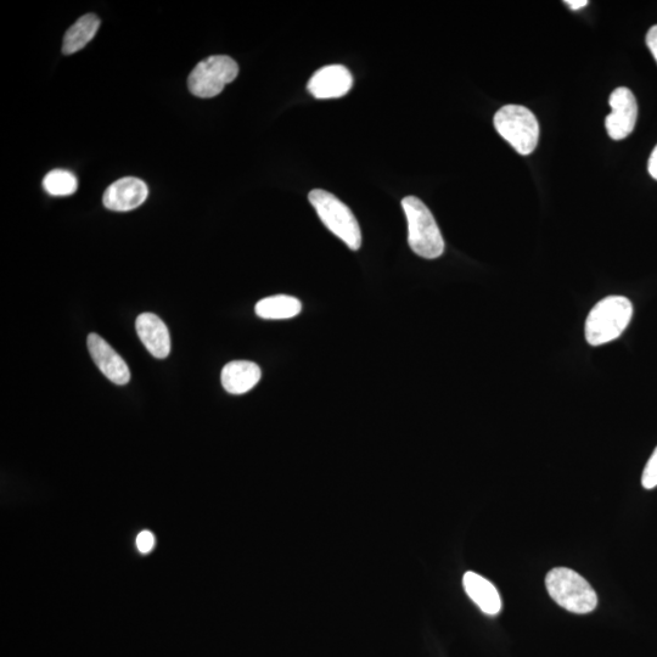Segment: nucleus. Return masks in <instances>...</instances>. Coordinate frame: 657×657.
Listing matches in <instances>:
<instances>
[{"label":"nucleus","instance_id":"obj_1","mask_svg":"<svg viewBox=\"0 0 657 657\" xmlns=\"http://www.w3.org/2000/svg\"><path fill=\"white\" fill-rule=\"evenodd\" d=\"M633 317V305L627 297L608 296L598 302L586 320V339L597 347L619 339Z\"/></svg>","mask_w":657,"mask_h":657},{"label":"nucleus","instance_id":"obj_18","mask_svg":"<svg viewBox=\"0 0 657 657\" xmlns=\"http://www.w3.org/2000/svg\"><path fill=\"white\" fill-rule=\"evenodd\" d=\"M137 547L140 553H150L155 547V537L153 533L149 531L139 533V536L137 537Z\"/></svg>","mask_w":657,"mask_h":657},{"label":"nucleus","instance_id":"obj_15","mask_svg":"<svg viewBox=\"0 0 657 657\" xmlns=\"http://www.w3.org/2000/svg\"><path fill=\"white\" fill-rule=\"evenodd\" d=\"M301 311V302L296 297L286 295L266 297L255 308L258 317L271 320L291 319L299 316Z\"/></svg>","mask_w":657,"mask_h":657},{"label":"nucleus","instance_id":"obj_4","mask_svg":"<svg viewBox=\"0 0 657 657\" xmlns=\"http://www.w3.org/2000/svg\"><path fill=\"white\" fill-rule=\"evenodd\" d=\"M308 199L324 226L344 241L351 250H359L362 245L361 228L357 218L344 202L322 189L312 190Z\"/></svg>","mask_w":657,"mask_h":657},{"label":"nucleus","instance_id":"obj_14","mask_svg":"<svg viewBox=\"0 0 657 657\" xmlns=\"http://www.w3.org/2000/svg\"><path fill=\"white\" fill-rule=\"evenodd\" d=\"M100 20L97 15L87 14L78 19L75 25L66 32L63 53L66 55L80 52L97 35Z\"/></svg>","mask_w":657,"mask_h":657},{"label":"nucleus","instance_id":"obj_21","mask_svg":"<svg viewBox=\"0 0 657 657\" xmlns=\"http://www.w3.org/2000/svg\"><path fill=\"white\" fill-rule=\"evenodd\" d=\"M565 4L572 10H580L588 5L587 0H566Z\"/></svg>","mask_w":657,"mask_h":657},{"label":"nucleus","instance_id":"obj_11","mask_svg":"<svg viewBox=\"0 0 657 657\" xmlns=\"http://www.w3.org/2000/svg\"><path fill=\"white\" fill-rule=\"evenodd\" d=\"M136 329L140 341L155 358L165 359L171 353V335L161 318L143 313L137 318Z\"/></svg>","mask_w":657,"mask_h":657},{"label":"nucleus","instance_id":"obj_3","mask_svg":"<svg viewBox=\"0 0 657 657\" xmlns=\"http://www.w3.org/2000/svg\"><path fill=\"white\" fill-rule=\"evenodd\" d=\"M546 587L555 603L574 614H589L597 608L598 597L591 584L567 567L549 571Z\"/></svg>","mask_w":657,"mask_h":657},{"label":"nucleus","instance_id":"obj_7","mask_svg":"<svg viewBox=\"0 0 657 657\" xmlns=\"http://www.w3.org/2000/svg\"><path fill=\"white\" fill-rule=\"evenodd\" d=\"M609 104L611 112L605 119L606 131L611 139H626L636 127L638 117L636 97L630 89L620 87L611 93Z\"/></svg>","mask_w":657,"mask_h":657},{"label":"nucleus","instance_id":"obj_13","mask_svg":"<svg viewBox=\"0 0 657 657\" xmlns=\"http://www.w3.org/2000/svg\"><path fill=\"white\" fill-rule=\"evenodd\" d=\"M463 586L469 598L486 615L496 616L499 614L502 609L501 595L490 581L473 571H469L463 577Z\"/></svg>","mask_w":657,"mask_h":657},{"label":"nucleus","instance_id":"obj_2","mask_svg":"<svg viewBox=\"0 0 657 657\" xmlns=\"http://www.w3.org/2000/svg\"><path fill=\"white\" fill-rule=\"evenodd\" d=\"M408 222V243L415 254L435 260L445 252V240L429 207L415 196L402 200Z\"/></svg>","mask_w":657,"mask_h":657},{"label":"nucleus","instance_id":"obj_16","mask_svg":"<svg viewBox=\"0 0 657 657\" xmlns=\"http://www.w3.org/2000/svg\"><path fill=\"white\" fill-rule=\"evenodd\" d=\"M44 190L53 196H69L76 193L77 179L69 171L54 170L43 179Z\"/></svg>","mask_w":657,"mask_h":657},{"label":"nucleus","instance_id":"obj_17","mask_svg":"<svg viewBox=\"0 0 657 657\" xmlns=\"http://www.w3.org/2000/svg\"><path fill=\"white\" fill-rule=\"evenodd\" d=\"M642 485L647 490H653L657 486V447L653 454H651L647 465L643 471Z\"/></svg>","mask_w":657,"mask_h":657},{"label":"nucleus","instance_id":"obj_10","mask_svg":"<svg viewBox=\"0 0 657 657\" xmlns=\"http://www.w3.org/2000/svg\"><path fill=\"white\" fill-rule=\"evenodd\" d=\"M149 189L142 179L127 177L111 184L104 194L106 209L127 212L138 209L148 199Z\"/></svg>","mask_w":657,"mask_h":657},{"label":"nucleus","instance_id":"obj_5","mask_svg":"<svg viewBox=\"0 0 657 657\" xmlns=\"http://www.w3.org/2000/svg\"><path fill=\"white\" fill-rule=\"evenodd\" d=\"M494 127L520 155H530L536 150L539 125L536 116L525 106H503L494 116Z\"/></svg>","mask_w":657,"mask_h":657},{"label":"nucleus","instance_id":"obj_19","mask_svg":"<svg viewBox=\"0 0 657 657\" xmlns=\"http://www.w3.org/2000/svg\"><path fill=\"white\" fill-rule=\"evenodd\" d=\"M647 46L657 63V25L651 27L648 32Z\"/></svg>","mask_w":657,"mask_h":657},{"label":"nucleus","instance_id":"obj_6","mask_svg":"<svg viewBox=\"0 0 657 657\" xmlns=\"http://www.w3.org/2000/svg\"><path fill=\"white\" fill-rule=\"evenodd\" d=\"M239 75L237 61L226 55H213L202 60L188 78L189 91L195 97L213 98Z\"/></svg>","mask_w":657,"mask_h":657},{"label":"nucleus","instance_id":"obj_8","mask_svg":"<svg viewBox=\"0 0 657 657\" xmlns=\"http://www.w3.org/2000/svg\"><path fill=\"white\" fill-rule=\"evenodd\" d=\"M353 77L342 65L325 66L312 76L307 84L308 92L316 99H336L351 91Z\"/></svg>","mask_w":657,"mask_h":657},{"label":"nucleus","instance_id":"obj_12","mask_svg":"<svg viewBox=\"0 0 657 657\" xmlns=\"http://www.w3.org/2000/svg\"><path fill=\"white\" fill-rule=\"evenodd\" d=\"M261 368L254 362L234 361L222 370V385L224 390L232 395H244L260 383Z\"/></svg>","mask_w":657,"mask_h":657},{"label":"nucleus","instance_id":"obj_20","mask_svg":"<svg viewBox=\"0 0 657 657\" xmlns=\"http://www.w3.org/2000/svg\"><path fill=\"white\" fill-rule=\"evenodd\" d=\"M648 168H649L650 176L655 178L657 181V145L656 148L653 150V153H651Z\"/></svg>","mask_w":657,"mask_h":657},{"label":"nucleus","instance_id":"obj_9","mask_svg":"<svg viewBox=\"0 0 657 657\" xmlns=\"http://www.w3.org/2000/svg\"><path fill=\"white\" fill-rule=\"evenodd\" d=\"M88 350L92 359L112 383L126 385L131 380V372L123 358L112 348L108 342L97 334H91L87 340Z\"/></svg>","mask_w":657,"mask_h":657}]
</instances>
